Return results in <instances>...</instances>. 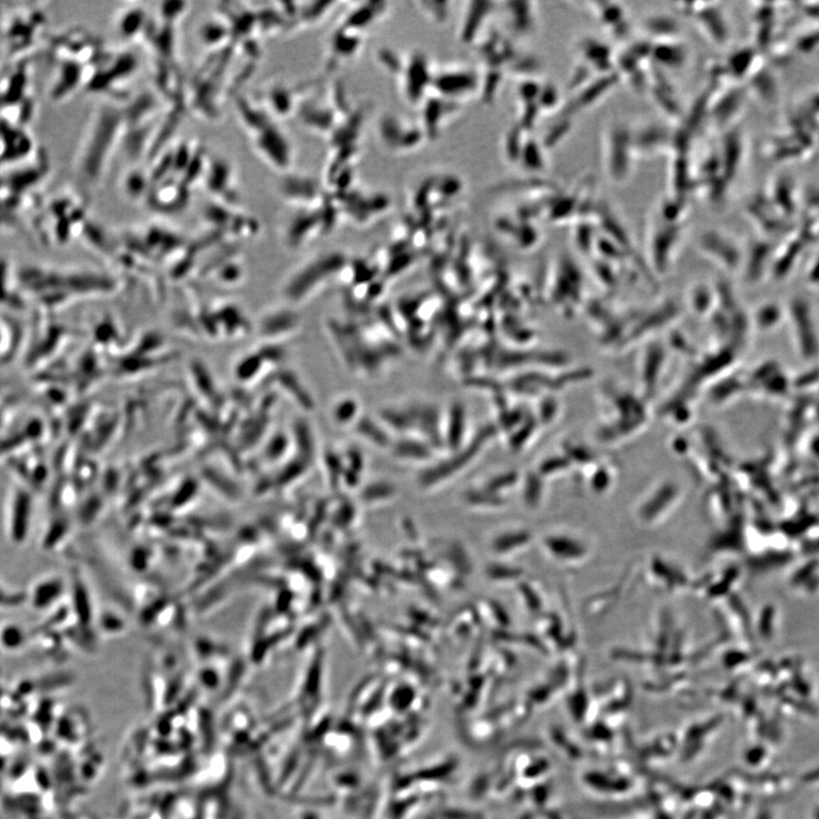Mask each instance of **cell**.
Here are the masks:
<instances>
[{
    "label": "cell",
    "instance_id": "cell-17",
    "mask_svg": "<svg viewBox=\"0 0 819 819\" xmlns=\"http://www.w3.org/2000/svg\"><path fill=\"white\" fill-rule=\"evenodd\" d=\"M562 103L564 102L561 100L560 91L555 85H553L552 83L540 85V95H538V106L540 112L542 111H546V112L559 111Z\"/></svg>",
    "mask_w": 819,
    "mask_h": 819
},
{
    "label": "cell",
    "instance_id": "cell-1",
    "mask_svg": "<svg viewBox=\"0 0 819 819\" xmlns=\"http://www.w3.org/2000/svg\"><path fill=\"white\" fill-rule=\"evenodd\" d=\"M50 176L51 162L42 145L27 159L0 168V229L28 224L49 189Z\"/></svg>",
    "mask_w": 819,
    "mask_h": 819
},
{
    "label": "cell",
    "instance_id": "cell-13",
    "mask_svg": "<svg viewBox=\"0 0 819 819\" xmlns=\"http://www.w3.org/2000/svg\"><path fill=\"white\" fill-rule=\"evenodd\" d=\"M643 29L653 42L679 40L681 24L674 16L667 14L652 15L643 22Z\"/></svg>",
    "mask_w": 819,
    "mask_h": 819
},
{
    "label": "cell",
    "instance_id": "cell-21",
    "mask_svg": "<svg viewBox=\"0 0 819 819\" xmlns=\"http://www.w3.org/2000/svg\"><path fill=\"white\" fill-rule=\"evenodd\" d=\"M356 412V404L353 402H345L336 411V418L339 421L350 420V418Z\"/></svg>",
    "mask_w": 819,
    "mask_h": 819
},
{
    "label": "cell",
    "instance_id": "cell-19",
    "mask_svg": "<svg viewBox=\"0 0 819 819\" xmlns=\"http://www.w3.org/2000/svg\"><path fill=\"white\" fill-rule=\"evenodd\" d=\"M463 423V408L460 406H454L452 410V417H451V432H449V441L452 445H458L461 438L462 426Z\"/></svg>",
    "mask_w": 819,
    "mask_h": 819
},
{
    "label": "cell",
    "instance_id": "cell-8",
    "mask_svg": "<svg viewBox=\"0 0 819 819\" xmlns=\"http://www.w3.org/2000/svg\"><path fill=\"white\" fill-rule=\"evenodd\" d=\"M674 130L661 124L649 123L631 129V146L635 159L672 153Z\"/></svg>",
    "mask_w": 819,
    "mask_h": 819
},
{
    "label": "cell",
    "instance_id": "cell-16",
    "mask_svg": "<svg viewBox=\"0 0 819 819\" xmlns=\"http://www.w3.org/2000/svg\"><path fill=\"white\" fill-rule=\"evenodd\" d=\"M544 148L538 141L527 140L523 142V150L520 154L519 161L523 162V166L532 172H543L546 168V159L543 155Z\"/></svg>",
    "mask_w": 819,
    "mask_h": 819
},
{
    "label": "cell",
    "instance_id": "cell-14",
    "mask_svg": "<svg viewBox=\"0 0 819 819\" xmlns=\"http://www.w3.org/2000/svg\"><path fill=\"white\" fill-rule=\"evenodd\" d=\"M573 118L559 116V120L546 130L543 139L540 142V146L544 148V150H551L558 147L559 145L567 138L570 133L573 131Z\"/></svg>",
    "mask_w": 819,
    "mask_h": 819
},
{
    "label": "cell",
    "instance_id": "cell-18",
    "mask_svg": "<svg viewBox=\"0 0 819 819\" xmlns=\"http://www.w3.org/2000/svg\"><path fill=\"white\" fill-rule=\"evenodd\" d=\"M594 78H595L594 77V71L581 61L579 64L576 65L573 73L570 74L568 90H569L570 94H575L588 83H590Z\"/></svg>",
    "mask_w": 819,
    "mask_h": 819
},
{
    "label": "cell",
    "instance_id": "cell-4",
    "mask_svg": "<svg viewBox=\"0 0 819 819\" xmlns=\"http://www.w3.org/2000/svg\"><path fill=\"white\" fill-rule=\"evenodd\" d=\"M35 57L9 63L0 74V121L31 129L38 111Z\"/></svg>",
    "mask_w": 819,
    "mask_h": 819
},
{
    "label": "cell",
    "instance_id": "cell-20",
    "mask_svg": "<svg viewBox=\"0 0 819 819\" xmlns=\"http://www.w3.org/2000/svg\"><path fill=\"white\" fill-rule=\"evenodd\" d=\"M9 629L4 631L3 633V644L7 645V648H16V645H20L23 638L20 629H16V627H8Z\"/></svg>",
    "mask_w": 819,
    "mask_h": 819
},
{
    "label": "cell",
    "instance_id": "cell-22",
    "mask_svg": "<svg viewBox=\"0 0 819 819\" xmlns=\"http://www.w3.org/2000/svg\"><path fill=\"white\" fill-rule=\"evenodd\" d=\"M392 488L386 485H377V486H371L365 493V497L368 499H376V497H386L392 494Z\"/></svg>",
    "mask_w": 819,
    "mask_h": 819
},
{
    "label": "cell",
    "instance_id": "cell-6",
    "mask_svg": "<svg viewBox=\"0 0 819 819\" xmlns=\"http://www.w3.org/2000/svg\"><path fill=\"white\" fill-rule=\"evenodd\" d=\"M39 146L31 129L0 121V168L27 159Z\"/></svg>",
    "mask_w": 819,
    "mask_h": 819
},
{
    "label": "cell",
    "instance_id": "cell-23",
    "mask_svg": "<svg viewBox=\"0 0 819 819\" xmlns=\"http://www.w3.org/2000/svg\"><path fill=\"white\" fill-rule=\"evenodd\" d=\"M9 63H11V59H9L8 53H7L6 48L4 46L1 39H0V74L6 70Z\"/></svg>",
    "mask_w": 819,
    "mask_h": 819
},
{
    "label": "cell",
    "instance_id": "cell-2",
    "mask_svg": "<svg viewBox=\"0 0 819 819\" xmlns=\"http://www.w3.org/2000/svg\"><path fill=\"white\" fill-rule=\"evenodd\" d=\"M87 202L79 190L62 187L44 195L28 226L44 243H65L85 224Z\"/></svg>",
    "mask_w": 819,
    "mask_h": 819
},
{
    "label": "cell",
    "instance_id": "cell-7",
    "mask_svg": "<svg viewBox=\"0 0 819 819\" xmlns=\"http://www.w3.org/2000/svg\"><path fill=\"white\" fill-rule=\"evenodd\" d=\"M620 78L616 71L612 73L603 74L594 78L590 83L583 87L581 90L571 95V98L564 102L559 109V116H570L573 118L576 113L584 111L590 106L601 102L612 89L616 87Z\"/></svg>",
    "mask_w": 819,
    "mask_h": 819
},
{
    "label": "cell",
    "instance_id": "cell-12",
    "mask_svg": "<svg viewBox=\"0 0 819 819\" xmlns=\"http://www.w3.org/2000/svg\"><path fill=\"white\" fill-rule=\"evenodd\" d=\"M688 59V49L683 42L679 40H668V42H653L652 46L651 57L655 68L662 70H677L686 64Z\"/></svg>",
    "mask_w": 819,
    "mask_h": 819
},
{
    "label": "cell",
    "instance_id": "cell-10",
    "mask_svg": "<svg viewBox=\"0 0 819 819\" xmlns=\"http://www.w3.org/2000/svg\"><path fill=\"white\" fill-rule=\"evenodd\" d=\"M581 62L588 65L597 75L616 71V57L608 44L595 38H581L577 44Z\"/></svg>",
    "mask_w": 819,
    "mask_h": 819
},
{
    "label": "cell",
    "instance_id": "cell-3",
    "mask_svg": "<svg viewBox=\"0 0 819 819\" xmlns=\"http://www.w3.org/2000/svg\"><path fill=\"white\" fill-rule=\"evenodd\" d=\"M49 16L46 4H11L0 11V39L11 62L37 56L48 42Z\"/></svg>",
    "mask_w": 819,
    "mask_h": 819
},
{
    "label": "cell",
    "instance_id": "cell-5",
    "mask_svg": "<svg viewBox=\"0 0 819 819\" xmlns=\"http://www.w3.org/2000/svg\"><path fill=\"white\" fill-rule=\"evenodd\" d=\"M602 153L609 179L616 185L625 183L631 176L635 159L631 128L624 123L610 124L603 133Z\"/></svg>",
    "mask_w": 819,
    "mask_h": 819
},
{
    "label": "cell",
    "instance_id": "cell-11",
    "mask_svg": "<svg viewBox=\"0 0 819 819\" xmlns=\"http://www.w3.org/2000/svg\"><path fill=\"white\" fill-rule=\"evenodd\" d=\"M588 6L595 15L600 23L605 29L608 30L614 38L624 40L631 32L627 14L623 5L619 3H608V1H596L590 3Z\"/></svg>",
    "mask_w": 819,
    "mask_h": 819
},
{
    "label": "cell",
    "instance_id": "cell-24",
    "mask_svg": "<svg viewBox=\"0 0 819 819\" xmlns=\"http://www.w3.org/2000/svg\"><path fill=\"white\" fill-rule=\"evenodd\" d=\"M385 417H386V420H387L388 423H393V425H396L397 421H399V419H396V418H395V415H394L393 413H385ZM401 419H403V420L401 421V426H402V429H403V427L408 426V423H406V419H408V418L404 417V415H401Z\"/></svg>",
    "mask_w": 819,
    "mask_h": 819
},
{
    "label": "cell",
    "instance_id": "cell-9",
    "mask_svg": "<svg viewBox=\"0 0 819 819\" xmlns=\"http://www.w3.org/2000/svg\"><path fill=\"white\" fill-rule=\"evenodd\" d=\"M681 13L693 18L703 35L711 42L722 44L727 40L728 30L725 18L720 9L714 4L684 3L681 4Z\"/></svg>",
    "mask_w": 819,
    "mask_h": 819
},
{
    "label": "cell",
    "instance_id": "cell-15",
    "mask_svg": "<svg viewBox=\"0 0 819 819\" xmlns=\"http://www.w3.org/2000/svg\"><path fill=\"white\" fill-rule=\"evenodd\" d=\"M509 7V18H511L512 29L516 32L527 33L534 29L535 11L532 3H523V8H519V3L511 4Z\"/></svg>",
    "mask_w": 819,
    "mask_h": 819
}]
</instances>
